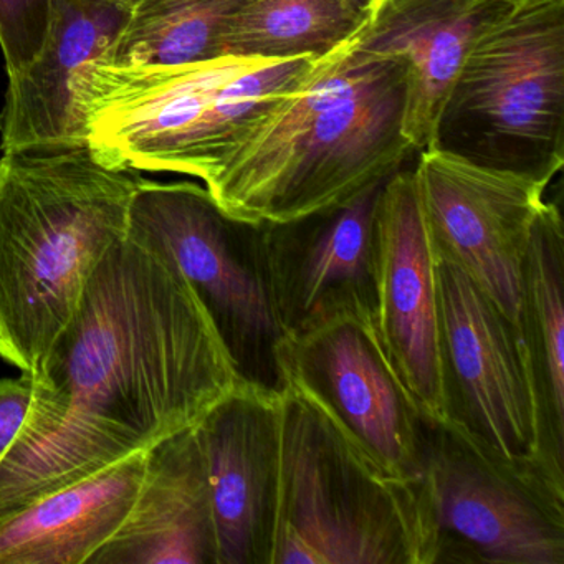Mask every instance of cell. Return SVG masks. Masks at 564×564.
Instances as JSON below:
<instances>
[{
    "instance_id": "8fae6325",
    "label": "cell",
    "mask_w": 564,
    "mask_h": 564,
    "mask_svg": "<svg viewBox=\"0 0 564 564\" xmlns=\"http://www.w3.org/2000/svg\"><path fill=\"white\" fill-rule=\"evenodd\" d=\"M412 174L437 252L521 326V272L551 183L438 147L419 151Z\"/></svg>"
},
{
    "instance_id": "e0dca14e",
    "label": "cell",
    "mask_w": 564,
    "mask_h": 564,
    "mask_svg": "<svg viewBox=\"0 0 564 564\" xmlns=\"http://www.w3.org/2000/svg\"><path fill=\"white\" fill-rule=\"evenodd\" d=\"M508 0H384L362 25L361 45L401 62L402 131L412 151L432 147L438 117L478 25Z\"/></svg>"
},
{
    "instance_id": "52a82bcc",
    "label": "cell",
    "mask_w": 564,
    "mask_h": 564,
    "mask_svg": "<svg viewBox=\"0 0 564 564\" xmlns=\"http://www.w3.org/2000/svg\"><path fill=\"white\" fill-rule=\"evenodd\" d=\"M276 386L315 409L372 468L421 481L427 424L389 359L371 303L323 310L272 349Z\"/></svg>"
},
{
    "instance_id": "277c9868",
    "label": "cell",
    "mask_w": 564,
    "mask_h": 564,
    "mask_svg": "<svg viewBox=\"0 0 564 564\" xmlns=\"http://www.w3.org/2000/svg\"><path fill=\"white\" fill-rule=\"evenodd\" d=\"M313 57H223L173 67L91 62L74 82L87 144L110 166L186 174L204 184L253 118Z\"/></svg>"
},
{
    "instance_id": "d6986e66",
    "label": "cell",
    "mask_w": 564,
    "mask_h": 564,
    "mask_svg": "<svg viewBox=\"0 0 564 564\" xmlns=\"http://www.w3.org/2000/svg\"><path fill=\"white\" fill-rule=\"evenodd\" d=\"M521 329L536 369L554 441L564 447V229L560 207L546 203L521 272Z\"/></svg>"
},
{
    "instance_id": "cb8c5ba5",
    "label": "cell",
    "mask_w": 564,
    "mask_h": 564,
    "mask_svg": "<svg viewBox=\"0 0 564 564\" xmlns=\"http://www.w3.org/2000/svg\"><path fill=\"white\" fill-rule=\"evenodd\" d=\"M345 2L356 14L361 15V18L371 19L384 0H345Z\"/></svg>"
},
{
    "instance_id": "4fadbf2b",
    "label": "cell",
    "mask_w": 564,
    "mask_h": 564,
    "mask_svg": "<svg viewBox=\"0 0 564 564\" xmlns=\"http://www.w3.org/2000/svg\"><path fill=\"white\" fill-rule=\"evenodd\" d=\"M275 386L247 379L196 425L216 527L217 564H269L275 517Z\"/></svg>"
},
{
    "instance_id": "44dd1931",
    "label": "cell",
    "mask_w": 564,
    "mask_h": 564,
    "mask_svg": "<svg viewBox=\"0 0 564 564\" xmlns=\"http://www.w3.org/2000/svg\"><path fill=\"white\" fill-rule=\"evenodd\" d=\"M366 18L345 0H247L220 41V57H318Z\"/></svg>"
},
{
    "instance_id": "6da1fadb",
    "label": "cell",
    "mask_w": 564,
    "mask_h": 564,
    "mask_svg": "<svg viewBox=\"0 0 564 564\" xmlns=\"http://www.w3.org/2000/svg\"><path fill=\"white\" fill-rule=\"evenodd\" d=\"M32 378L0 458V518L194 427L249 379L170 252L133 226Z\"/></svg>"
},
{
    "instance_id": "7402d4cb",
    "label": "cell",
    "mask_w": 564,
    "mask_h": 564,
    "mask_svg": "<svg viewBox=\"0 0 564 564\" xmlns=\"http://www.w3.org/2000/svg\"><path fill=\"white\" fill-rule=\"evenodd\" d=\"M54 0H0V51L8 77L24 70L44 47Z\"/></svg>"
},
{
    "instance_id": "9c48e42d",
    "label": "cell",
    "mask_w": 564,
    "mask_h": 564,
    "mask_svg": "<svg viewBox=\"0 0 564 564\" xmlns=\"http://www.w3.org/2000/svg\"><path fill=\"white\" fill-rule=\"evenodd\" d=\"M438 282L452 417L501 457L564 474L523 329L441 253Z\"/></svg>"
},
{
    "instance_id": "ffe728a7",
    "label": "cell",
    "mask_w": 564,
    "mask_h": 564,
    "mask_svg": "<svg viewBox=\"0 0 564 564\" xmlns=\"http://www.w3.org/2000/svg\"><path fill=\"white\" fill-rule=\"evenodd\" d=\"M247 0H141L98 62L173 67L220 57V41Z\"/></svg>"
},
{
    "instance_id": "5bb4252c",
    "label": "cell",
    "mask_w": 564,
    "mask_h": 564,
    "mask_svg": "<svg viewBox=\"0 0 564 564\" xmlns=\"http://www.w3.org/2000/svg\"><path fill=\"white\" fill-rule=\"evenodd\" d=\"M384 183L328 213L259 229L260 262L282 333L323 310L372 302L375 220Z\"/></svg>"
},
{
    "instance_id": "3957f363",
    "label": "cell",
    "mask_w": 564,
    "mask_h": 564,
    "mask_svg": "<svg viewBox=\"0 0 564 564\" xmlns=\"http://www.w3.org/2000/svg\"><path fill=\"white\" fill-rule=\"evenodd\" d=\"M143 177L88 144L2 151L0 359L34 375L111 247Z\"/></svg>"
},
{
    "instance_id": "603a6c76",
    "label": "cell",
    "mask_w": 564,
    "mask_h": 564,
    "mask_svg": "<svg viewBox=\"0 0 564 564\" xmlns=\"http://www.w3.org/2000/svg\"><path fill=\"white\" fill-rule=\"evenodd\" d=\"M34 395V378L22 372L18 379H0V458L24 427Z\"/></svg>"
},
{
    "instance_id": "5b68a950",
    "label": "cell",
    "mask_w": 564,
    "mask_h": 564,
    "mask_svg": "<svg viewBox=\"0 0 564 564\" xmlns=\"http://www.w3.org/2000/svg\"><path fill=\"white\" fill-rule=\"evenodd\" d=\"M269 564H435L421 481L386 477L305 401L275 384Z\"/></svg>"
},
{
    "instance_id": "ba28073f",
    "label": "cell",
    "mask_w": 564,
    "mask_h": 564,
    "mask_svg": "<svg viewBox=\"0 0 564 564\" xmlns=\"http://www.w3.org/2000/svg\"><path fill=\"white\" fill-rule=\"evenodd\" d=\"M435 564H564V474L508 460L452 417L427 425Z\"/></svg>"
},
{
    "instance_id": "ac0fdd59",
    "label": "cell",
    "mask_w": 564,
    "mask_h": 564,
    "mask_svg": "<svg viewBox=\"0 0 564 564\" xmlns=\"http://www.w3.org/2000/svg\"><path fill=\"white\" fill-rule=\"evenodd\" d=\"M147 452L0 518V564L90 563L130 514L143 484Z\"/></svg>"
},
{
    "instance_id": "30bf717a",
    "label": "cell",
    "mask_w": 564,
    "mask_h": 564,
    "mask_svg": "<svg viewBox=\"0 0 564 564\" xmlns=\"http://www.w3.org/2000/svg\"><path fill=\"white\" fill-rule=\"evenodd\" d=\"M130 226L170 252L247 378L253 379V359L272 362L282 329L263 276L259 229L227 217L199 184L147 180L131 200Z\"/></svg>"
},
{
    "instance_id": "d4e9b609",
    "label": "cell",
    "mask_w": 564,
    "mask_h": 564,
    "mask_svg": "<svg viewBox=\"0 0 564 564\" xmlns=\"http://www.w3.org/2000/svg\"><path fill=\"white\" fill-rule=\"evenodd\" d=\"M117 2H120V4H123L124 8L131 9V11H133V8H137L141 0H117Z\"/></svg>"
},
{
    "instance_id": "9a60e30c",
    "label": "cell",
    "mask_w": 564,
    "mask_h": 564,
    "mask_svg": "<svg viewBox=\"0 0 564 564\" xmlns=\"http://www.w3.org/2000/svg\"><path fill=\"white\" fill-rule=\"evenodd\" d=\"M130 14L117 0H54L44 47L24 70L9 77L0 150L87 144L72 87L117 41Z\"/></svg>"
},
{
    "instance_id": "7a4b0ae2",
    "label": "cell",
    "mask_w": 564,
    "mask_h": 564,
    "mask_svg": "<svg viewBox=\"0 0 564 564\" xmlns=\"http://www.w3.org/2000/svg\"><path fill=\"white\" fill-rule=\"evenodd\" d=\"M365 21L310 61L204 184L227 217L252 229L286 226L401 170L412 151L402 131L404 67L362 47Z\"/></svg>"
},
{
    "instance_id": "2e32d148",
    "label": "cell",
    "mask_w": 564,
    "mask_h": 564,
    "mask_svg": "<svg viewBox=\"0 0 564 564\" xmlns=\"http://www.w3.org/2000/svg\"><path fill=\"white\" fill-rule=\"evenodd\" d=\"M90 564H217L209 480L194 427L147 452L137 501Z\"/></svg>"
},
{
    "instance_id": "7c38bea8",
    "label": "cell",
    "mask_w": 564,
    "mask_h": 564,
    "mask_svg": "<svg viewBox=\"0 0 564 564\" xmlns=\"http://www.w3.org/2000/svg\"><path fill=\"white\" fill-rule=\"evenodd\" d=\"M372 319L427 425L452 419L442 346L438 253L412 170L386 180L375 220Z\"/></svg>"
},
{
    "instance_id": "8992f818",
    "label": "cell",
    "mask_w": 564,
    "mask_h": 564,
    "mask_svg": "<svg viewBox=\"0 0 564 564\" xmlns=\"http://www.w3.org/2000/svg\"><path fill=\"white\" fill-rule=\"evenodd\" d=\"M432 147L551 181L564 164V0H508L471 37Z\"/></svg>"
}]
</instances>
